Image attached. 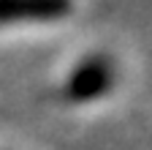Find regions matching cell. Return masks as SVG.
Masks as SVG:
<instances>
[{
    "label": "cell",
    "instance_id": "obj_1",
    "mask_svg": "<svg viewBox=\"0 0 152 150\" xmlns=\"http://www.w3.org/2000/svg\"><path fill=\"white\" fill-rule=\"evenodd\" d=\"M117 87V63L109 55H87L76 60L60 82V98L71 106H84L106 98Z\"/></svg>",
    "mask_w": 152,
    "mask_h": 150
},
{
    "label": "cell",
    "instance_id": "obj_2",
    "mask_svg": "<svg viewBox=\"0 0 152 150\" xmlns=\"http://www.w3.org/2000/svg\"><path fill=\"white\" fill-rule=\"evenodd\" d=\"M79 0H0V30L46 27L68 22Z\"/></svg>",
    "mask_w": 152,
    "mask_h": 150
}]
</instances>
